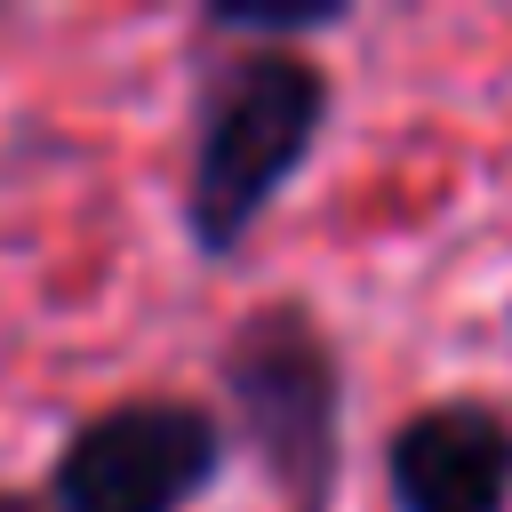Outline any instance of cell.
<instances>
[{
    "label": "cell",
    "instance_id": "1",
    "mask_svg": "<svg viewBox=\"0 0 512 512\" xmlns=\"http://www.w3.org/2000/svg\"><path fill=\"white\" fill-rule=\"evenodd\" d=\"M336 112L328 72L304 48H208L192 88V160H184V240L208 264H232L264 208L304 176Z\"/></svg>",
    "mask_w": 512,
    "mask_h": 512
},
{
    "label": "cell",
    "instance_id": "2",
    "mask_svg": "<svg viewBox=\"0 0 512 512\" xmlns=\"http://www.w3.org/2000/svg\"><path fill=\"white\" fill-rule=\"evenodd\" d=\"M216 376L288 512H328L344 488V352L328 320L296 296L248 304L216 352Z\"/></svg>",
    "mask_w": 512,
    "mask_h": 512
},
{
    "label": "cell",
    "instance_id": "3",
    "mask_svg": "<svg viewBox=\"0 0 512 512\" xmlns=\"http://www.w3.org/2000/svg\"><path fill=\"white\" fill-rule=\"evenodd\" d=\"M224 416L184 392H136L80 416L48 464V512H192L224 472Z\"/></svg>",
    "mask_w": 512,
    "mask_h": 512
},
{
    "label": "cell",
    "instance_id": "4",
    "mask_svg": "<svg viewBox=\"0 0 512 512\" xmlns=\"http://www.w3.org/2000/svg\"><path fill=\"white\" fill-rule=\"evenodd\" d=\"M392 512H512V424L488 400H432L384 440Z\"/></svg>",
    "mask_w": 512,
    "mask_h": 512
},
{
    "label": "cell",
    "instance_id": "5",
    "mask_svg": "<svg viewBox=\"0 0 512 512\" xmlns=\"http://www.w3.org/2000/svg\"><path fill=\"white\" fill-rule=\"evenodd\" d=\"M336 24H344V0H216V8H200V32L216 48H296Z\"/></svg>",
    "mask_w": 512,
    "mask_h": 512
},
{
    "label": "cell",
    "instance_id": "6",
    "mask_svg": "<svg viewBox=\"0 0 512 512\" xmlns=\"http://www.w3.org/2000/svg\"><path fill=\"white\" fill-rule=\"evenodd\" d=\"M0 512H48V504H32V496H16V488H0Z\"/></svg>",
    "mask_w": 512,
    "mask_h": 512
},
{
    "label": "cell",
    "instance_id": "7",
    "mask_svg": "<svg viewBox=\"0 0 512 512\" xmlns=\"http://www.w3.org/2000/svg\"><path fill=\"white\" fill-rule=\"evenodd\" d=\"M504 328H512V320H504Z\"/></svg>",
    "mask_w": 512,
    "mask_h": 512
}]
</instances>
